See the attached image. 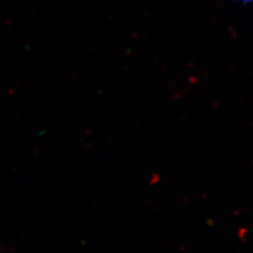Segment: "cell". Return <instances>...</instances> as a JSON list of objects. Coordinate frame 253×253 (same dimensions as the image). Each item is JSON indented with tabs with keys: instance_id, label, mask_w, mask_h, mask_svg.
<instances>
[{
	"instance_id": "cell-1",
	"label": "cell",
	"mask_w": 253,
	"mask_h": 253,
	"mask_svg": "<svg viewBox=\"0 0 253 253\" xmlns=\"http://www.w3.org/2000/svg\"><path fill=\"white\" fill-rule=\"evenodd\" d=\"M243 1H250V0H243Z\"/></svg>"
}]
</instances>
